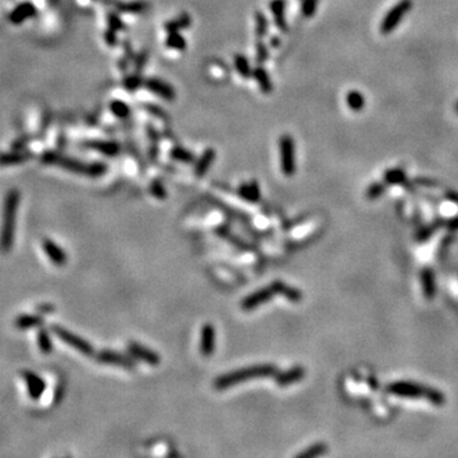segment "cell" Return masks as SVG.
Listing matches in <instances>:
<instances>
[{"instance_id":"obj_44","label":"cell","mask_w":458,"mask_h":458,"mask_svg":"<svg viewBox=\"0 0 458 458\" xmlns=\"http://www.w3.org/2000/svg\"><path fill=\"white\" fill-rule=\"evenodd\" d=\"M147 57H148V54L147 52H143L142 55H139L138 60H136V70H140L147 63Z\"/></svg>"},{"instance_id":"obj_50","label":"cell","mask_w":458,"mask_h":458,"mask_svg":"<svg viewBox=\"0 0 458 458\" xmlns=\"http://www.w3.org/2000/svg\"><path fill=\"white\" fill-rule=\"evenodd\" d=\"M456 111H457V114H458V102H457V105H456Z\"/></svg>"},{"instance_id":"obj_32","label":"cell","mask_w":458,"mask_h":458,"mask_svg":"<svg viewBox=\"0 0 458 458\" xmlns=\"http://www.w3.org/2000/svg\"><path fill=\"white\" fill-rule=\"evenodd\" d=\"M327 451V446L323 443H316L313 446H310L309 448H307L303 452L298 453L297 457L298 458H313V457H318V456H322L323 453H326Z\"/></svg>"},{"instance_id":"obj_2","label":"cell","mask_w":458,"mask_h":458,"mask_svg":"<svg viewBox=\"0 0 458 458\" xmlns=\"http://www.w3.org/2000/svg\"><path fill=\"white\" fill-rule=\"evenodd\" d=\"M18 201V192L15 190L9 191L4 202L3 224H1V230H0V250L3 252H9L14 243L15 218H17Z\"/></svg>"},{"instance_id":"obj_38","label":"cell","mask_w":458,"mask_h":458,"mask_svg":"<svg viewBox=\"0 0 458 458\" xmlns=\"http://www.w3.org/2000/svg\"><path fill=\"white\" fill-rule=\"evenodd\" d=\"M149 190H151L152 195H153L154 197H157V199L162 200L167 197L166 189H164L163 184H160V181H158V180H154V181L151 182Z\"/></svg>"},{"instance_id":"obj_20","label":"cell","mask_w":458,"mask_h":458,"mask_svg":"<svg viewBox=\"0 0 458 458\" xmlns=\"http://www.w3.org/2000/svg\"><path fill=\"white\" fill-rule=\"evenodd\" d=\"M43 325V318L39 314H22L14 321V326L18 330H28L35 327H41Z\"/></svg>"},{"instance_id":"obj_43","label":"cell","mask_w":458,"mask_h":458,"mask_svg":"<svg viewBox=\"0 0 458 458\" xmlns=\"http://www.w3.org/2000/svg\"><path fill=\"white\" fill-rule=\"evenodd\" d=\"M416 185H420V186L424 187H437L438 184L435 181H431V180H428V178H416L415 180Z\"/></svg>"},{"instance_id":"obj_19","label":"cell","mask_w":458,"mask_h":458,"mask_svg":"<svg viewBox=\"0 0 458 458\" xmlns=\"http://www.w3.org/2000/svg\"><path fill=\"white\" fill-rule=\"evenodd\" d=\"M238 195L248 202H257L260 200V196H261L259 184L256 181L242 184L238 187Z\"/></svg>"},{"instance_id":"obj_48","label":"cell","mask_w":458,"mask_h":458,"mask_svg":"<svg viewBox=\"0 0 458 458\" xmlns=\"http://www.w3.org/2000/svg\"><path fill=\"white\" fill-rule=\"evenodd\" d=\"M446 196L447 199L451 200V201L458 205V192H456V191H448V192L446 193Z\"/></svg>"},{"instance_id":"obj_39","label":"cell","mask_w":458,"mask_h":458,"mask_svg":"<svg viewBox=\"0 0 458 458\" xmlns=\"http://www.w3.org/2000/svg\"><path fill=\"white\" fill-rule=\"evenodd\" d=\"M426 400H429L431 404H434V405H443L444 401H446V397H444V395L442 393V392L437 391V389L429 388Z\"/></svg>"},{"instance_id":"obj_47","label":"cell","mask_w":458,"mask_h":458,"mask_svg":"<svg viewBox=\"0 0 458 458\" xmlns=\"http://www.w3.org/2000/svg\"><path fill=\"white\" fill-rule=\"evenodd\" d=\"M446 227L449 229H453V230H455V229H458V217L453 218V219H451V220H447Z\"/></svg>"},{"instance_id":"obj_13","label":"cell","mask_w":458,"mask_h":458,"mask_svg":"<svg viewBox=\"0 0 458 458\" xmlns=\"http://www.w3.org/2000/svg\"><path fill=\"white\" fill-rule=\"evenodd\" d=\"M144 84H145V87L148 88L149 91L152 92V93L160 97V98H163V100L173 101L176 98L175 89H173V88H172L168 83L160 80V79L149 78L145 80Z\"/></svg>"},{"instance_id":"obj_6","label":"cell","mask_w":458,"mask_h":458,"mask_svg":"<svg viewBox=\"0 0 458 458\" xmlns=\"http://www.w3.org/2000/svg\"><path fill=\"white\" fill-rule=\"evenodd\" d=\"M51 331L54 332L55 336H56L57 339H60V340H63L64 343L68 344L69 346L78 350L79 353L84 354V355H87V356L94 355L93 346H92L91 344L88 343L87 340H84V339H81L80 336H78V335L73 334V332H70L69 330L64 329V327H61V326H59V325H52Z\"/></svg>"},{"instance_id":"obj_3","label":"cell","mask_w":458,"mask_h":458,"mask_svg":"<svg viewBox=\"0 0 458 458\" xmlns=\"http://www.w3.org/2000/svg\"><path fill=\"white\" fill-rule=\"evenodd\" d=\"M47 162L59 164L63 168L76 172V173H79V175L88 176V177H100V176H103L107 172V166H106L105 163L101 162L84 163L76 159H69V158L57 157V155H50Z\"/></svg>"},{"instance_id":"obj_11","label":"cell","mask_w":458,"mask_h":458,"mask_svg":"<svg viewBox=\"0 0 458 458\" xmlns=\"http://www.w3.org/2000/svg\"><path fill=\"white\" fill-rule=\"evenodd\" d=\"M217 331L211 323H205L200 331V353L204 356H210L215 351Z\"/></svg>"},{"instance_id":"obj_5","label":"cell","mask_w":458,"mask_h":458,"mask_svg":"<svg viewBox=\"0 0 458 458\" xmlns=\"http://www.w3.org/2000/svg\"><path fill=\"white\" fill-rule=\"evenodd\" d=\"M280 151V166L283 175L292 177L296 173V144L290 135H283L279 140Z\"/></svg>"},{"instance_id":"obj_16","label":"cell","mask_w":458,"mask_h":458,"mask_svg":"<svg viewBox=\"0 0 458 458\" xmlns=\"http://www.w3.org/2000/svg\"><path fill=\"white\" fill-rule=\"evenodd\" d=\"M215 157H217V152H215V149H213V148H208L205 152H204V153L201 154V157L197 159V162H196V164H195L196 177H202V176H205L208 169L210 168V166L215 160Z\"/></svg>"},{"instance_id":"obj_33","label":"cell","mask_w":458,"mask_h":458,"mask_svg":"<svg viewBox=\"0 0 458 458\" xmlns=\"http://www.w3.org/2000/svg\"><path fill=\"white\" fill-rule=\"evenodd\" d=\"M110 110H111V112L116 117L120 118H125L130 114V107L124 101H112L111 105H110Z\"/></svg>"},{"instance_id":"obj_8","label":"cell","mask_w":458,"mask_h":458,"mask_svg":"<svg viewBox=\"0 0 458 458\" xmlns=\"http://www.w3.org/2000/svg\"><path fill=\"white\" fill-rule=\"evenodd\" d=\"M96 359L100 363L118 365V367H122L125 369H129V371H133L136 367V362L131 356L124 355V354L114 351V350H102L97 354Z\"/></svg>"},{"instance_id":"obj_18","label":"cell","mask_w":458,"mask_h":458,"mask_svg":"<svg viewBox=\"0 0 458 458\" xmlns=\"http://www.w3.org/2000/svg\"><path fill=\"white\" fill-rule=\"evenodd\" d=\"M272 286H274L275 292L276 294H280V296L285 297L288 301L290 302H301L302 298H303V294L299 289L297 288H292V286L286 285L285 283L280 280L272 281Z\"/></svg>"},{"instance_id":"obj_46","label":"cell","mask_w":458,"mask_h":458,"mask_svg":"<svg viewBox=\"0 0 458 458\" xmlns=\"http://www.w3.org/2000/svg\"><path fill=\"white\" fill-rule=\"evenodd\" d=\"M114 32H116V31H112V30H109L107 32H106L105 37H106V39H107V43H109V45H114V43H116V36H114Z\"/></svg>"},{"instance_id":"obj_31","label":"cell","mask_w":458,"mask_h":458,"mask_svg":"<svg viewBox=\"0 0 458 458\" xmlns=\"http://www.w3.org/2000/svg\"><path fill=\"white\" fill-rule=\"evenodd\" d=\"M255 19H256V28H255V31H256L257 39H263L267 35L268 22L266 19L265 14H263L261 12H257L255 14Z\"/></svg>"},{"instance_id":"obj_35","label":"cell","mask_w":458,"mask_h":458,"mask_svg":"<svg viewBox=\"0 0 458 458\" xmlns=\"http://www.w3.org/2000/svg\"><path fill=\"white\" fill-rule=\"evenodd\" d=\"M384 189H386L384 182H374V184H372L371 186L367 189L365 196H367L369 200H376L378 199L380 196H382V193L384 192Z\"/></svg>"},{"instance_id":"obj_49","label":"cell","mask_w":458,"mask_h":458,"mask_svg":"<svg viewBox=\"0 0 458 458\" xmlns=\"http://www.w3.org/2000/svg\"><path fill=\"white\" fill-rule=\"evenodd\" d=\"M271 45H272V46H277V45H279V38H277V37H274V38H272Z\"/></svg>"},{"instance_id":"obj_25","label":"cell","mask_w":458,"mask_h":458,"mask_svg":"<svg viewBox=\"0 0 458 458\" xmlns=\"http://www.w3.org/2000/svg\"><path fill=\"white\" fill-rule=\"evenodd\" d=\"M345 100H346V105L351 111L359 112L362 111L364 109L365 106V98L362 93L359 91H350L349 93L346 94L345 97Z\"/></svg>"},{"instance_id":"obj_27","label":"cell","mask_w":458,"mask_h":458,"mask_svg":"<svg viewBox=\"0 0 458 458\" xmlns=\"http://www.w3.org/2000/svg\"><path fill=\"white\" fill-rule=\"evenodd\" d=\"M37 344H38V349L41 353L43 354H50L52 351V340L48 335L47 330L41 327L37 332Z\"/></svg>"},{"instance_id":"obj_42","label":"cell","mask_w":458,"mask_h":458,"mask_svg":"<svg viewBox=\"0 0 458 458\" xmlns=\"http://www.w3.org/2000/svg\"><path fill=\"white\" fill-rule=\"evenodd\" d=\"M109 23H110V30H112V31H117V30H121V28H124V24L121 23L120 19H118L114 14L109 15Z\"/></svg>"},{"instance_id":"obj_26","label":"cell","mask_w":458,"mask_h":458,"mask_svg":"<svg viewBox=\"0 0 458 458\" xmlns=\"http://www.w3.org/2000/svg\"><path fill=\"white\" fill-rule=\"evenodd\" d=\"M383 181L387 185H402L406 184V175L404 169L401 168H392L384 172Z\"/></svg>"},{"instance_id":"obj_9","label":"cell","mask_w":458,"mask_h":458,"mask_svg":"<svg viewBox=\"0 0 458 458\" xmlns=\"http://www.w3.org/2000/svg\"><path fill=\"white\" fill-rule=\"evenodd\" d=\"M275 294H276V292H275L274 286H272V284H270V285L266 286V288L259 289L257 292L252 293V294H250L248 297H246V298L241 302V308L243 310L255 309V308L260 307L261 305L270 301Z\"/></svg>"},{"instance_id":"obj_45","label":"cell","mask_w":458,"mask_h":458,"mask_svg":"<svg viewBox=\"0 0 458 458\" xmlns=\"http://www.w3.org/2000/svg\"><path fill=\"white\" fill-rule=\"evenodd\" d=\"M37 310L41 313H51L55 310V307L52 305H39L37 307Z\"/></svg>"},{"instance_id":"obj_29","label":"cell","mask_w":458,"mask_h":458,"mask_svg":"<svg viewBox=\"0 0 458 458\" xmlns=\"http://www.w3.org/2000/svg\"><path fill=\"white\" fill-rule=\"evenodd\" d=\"M171 158L178 162L186 163V164H191L195 160V155L192 152L187 151V149L182 148V147H176L171 151Z\"/></svg>"},{"instance_id":"obj_21","label":"cell","mask_w":458,"mask_h":458,"mask_svg":"<svg viewBox=\"0 0 458 458\" xmlns=\"http://www.w3.org/2000/svg\"><path fill=\"white\" fill-rule=\"evenodd\" d=\"M252 76H255V79L257 80V84H259L260 89L263 91V93L268 94L272 92V83L271 79H270V76L267 74L264 68L259 67L252 72Z\"/></svg>"},{"instance_id":"obj_41","label":"cell","mask_w":458,"mask_h":458,"mask_svg":"<svg viewBox=\"0 0 458 458\" xmlns=\"http://www.w3.org/2000/svg\"><path fill=\"white\" fill-rule=\"evenodd\" d=\"M143 84V79L139 76H130L124 80V85L129 91H135L139 85Z\"/></svg>"},{"instance_id":"obj_23","label":"cell","mask_w":458,"mask_h":458,"mask_svg":"<svg viewBox=\"0 0 458 458\" xmlns=\"http://www.w3.org/2000/svg\"><path fill=\"white\" fill-rule=\"evenodd\" d=\"M422 289H424L425 298L433 299L435 296V281H434V272L430 268H425L421 274Z\"/></svg>"},{"instance_id":"obj_4","label":"cell","mask_w":458,"mask_h":458,"mask_svg":"<svg viewBox=\"0 0 458 458\" xmlns=\"http://www.w3.org/2000/svg\"><path fill=\"white\" fill-rule=\"evenodd\" d=\"M411 8H413L411 0H401L396 5L392 6L388 13L383 17L382 23H381V34H392L395 28L401 23V21L404 19L405 15L410 12Z\"/></svg>"},{"instance_id":"obj_28","label":"cell","mask_w":458,"mask_h":458,"mask_svg":"<svg viewBox=\"0 0 458 458\" xmlns=\"http://www.w3.org/2000/svg\"><path fill=\"white\" fill-rule=\"evenodd\" d=\"M234 67H235V69H237V72L239 73V76H243V78H250V76H252L253 70L251 69L247 57L243 56V55H241V54L235 55Z\"/></svg>"},{"instance_id":"obj_1","label":"cell","mask_w":458,"mask_h":458,"mask_svg":"<svg viewBox=\"0 0 458 458\" xmlns=\"http://www.w3.org/2000/svg\"><path fill=\"white\" fill-rule=\"evenodd\" d=\"M277 373V369L274 364H257L251 365V367L238 369V371L229 372V373L223 374L218 377L214 381V387L217 389H227L230 388L234 384H238L242 382H247L251 380H257V378H267L275 377Z\"/></svg>"},{"instance_id":"obj_24","label":"cell","mask_w":458,"mask_h":458,"mask_svg":"<svg viewBox=\"0 0 458 458\" xmlns=\"http://www.w3.org/2000/svg\"><path fill=\"white\" fill-rule=\"evenodd\" d=\"M87 145L109 157H114L120 153V145L114 142H92Z\"/></svg>"},{"instance_id":"obj_17","label":"cell","mask_w":458,"mask_h":458,"mask_svg":"<svg viewBox=\"0 0 458 458\" xmlns=\"http://www.w3.org/2000/svg\"><path fill=\"white\" fill-rule=\"evenodd\" d=\"M285 0H272L271 4H270V9H271L272 15H274L275 24H276V27L280 31H283V32H285V31L288 30L285 19Z\"/></svg>"},{"instance_id":"obj_7","label":"cell","mask_w":458,"mask_h":458,"mask_svg":"<svg viewBox=\"0 0 458 458\" xmlns=\"http://www.w3.org/2000/svg\"><path fill=\"white\" fill-rule=\"evenodd\" d=\"M387 391L393 393V395L401 396V397L426 398V396H428L429 387L420 386V384H416V383H413V382H405V381H400V382L391 383L389 386H387Z\"/></svg>"},{"instance_id":"obj_40","label":"cell","mask_w":458,"mask_h":458,"mask_svg":"<svg viewBox=\"0 0 458 458\" xmlns=\"http://www.w3.org/2000/svg\"><path fill=\"white\" fill-rule=\"evenodd\" d=\"M256 50H257V52H256L257 63L263 64L264 61H266V59L268 57V51H267L266 45L263 42V41H261V39H259V42L256 43Z\"/></svg>"},{"instance_id":"obj_10","label":"cell","mask_w":458,"mask_h":458,"mask_svg":"<svg viewBox=\"0 0 458 458\" xmlns=\"http://www.w3.org/2000/svg\"><path fill=\"white\" fill-rule=\"evenodd\" d=\"M22 377H23L24 382H26V386H27L30 398H32V400L35 401L39 400L46 389L45 381L41 377H38L36 373H34V372L31 371L22 372Z\"/></svg>"},{"instance_id":"obj_30","label":"cell","mask_w":458,"mask_h":458,"mask_svg":"<svg viewBox=\"0 0 458 458\" xmlns=\"http://www.w3.org/2000/svg\"><path fill=\"white\" fill-rule=\"evenodd\" d=\"M166 46L172 48V50L182 51V50L186 48V39H185L184 36H181V35L178 34V32H171V34L167 36Z\"/></svg>"},{"instance_id":"obj_37","label":"cell","mask_w":458,"mask_h":458,"mask_svg":"<svg viewBox=\"0 0 458 458\" xmlns=\"http://www.w3.org/2000/svg\"><path fill=\"white\" fill-rule=\"evenodd\" d=\"M320 0H302L301 10L302 14L305 15V18H309L316 13L317 6H318Z\"/></svg>"},{"instance_id":"obj_12","label":"cell","mask_w":458,"mask_h":458,"mask_svg":"<svg viewBox=\"0 0 458 458\" xmlns=\"http://www.w3.org/2000/svg\"><path fill=\"white\" fill-rule=\"evenodd\" d=\"M127 351L133 358L143 360V362L148 363L151 365H158L160 363L159 354L148 349V347L143 346L135 341H130L129 345H127Z\"/></svg>"},{"instance_id":"obj_34","label":"cell","mask_w":458,"mask_h":458,"mask_svg":"<svg viewBox=\"0 0 458 458\" xmlns=\"http://www.w3.org/2000/svg\"><path fill=\"white\" fill-rule=\"evenodd\" d=\"M218 234H219L220 237H223V238L227 239L228 242H230V243H233V246H235V247L241 248V250H248L247 244L244 243V242L242 241L241 238L235 237V235L233 234V233L229 232V230L227 228H219V229H218Z\"/></svg>"},{"instance_id":"obj_36","label":"cell","mask_w":458,"mask_h":458,"mask_svg":"<svg viewBox=\"0 0 458 458\" xmlns=\"http://www.w3.org/2000/svg\"><path fill=\"white\" fill-rule=\"evenodd\" d=\"M120 12H127V13H140L144 12L147 8V3L144 1H134V3H124L120 4L117 6Z\"/></svg>"},{"instance_id":"obj_14","label":"cell","mask_w":458,"mask_h":458,"mask_svg":"<svg viewBox=\"0 0 458 458\" xmlns=\"http://www.w3.org/2000/svg\"><path fill=\"white\" fill-rule=\"evenodd\" d=\"M42 247L43 251H45L46 256L48 257V260L54 263L56 266H64L67 264L68 261V256L65 251L60 247V246H57L54 241L51 239H43L42 242Z\"/></svg>"},{"instance_id":"obj_22","label":"cell","mask_w":458,"mask_h":458,"mask_svg":"<svg viewBox=\"0 0 458 458\" xmlns=\"http://www.w3.org/2000/svg\"><path fill=\"white\" fill-rule=\"evenodd\" d=\"M191 26V17L187 13H182L177 17V18L172 19V21L167 22L164 24V28L168 34L171 32H178V31H182L185 28L190 27Z\"/></svg>"},{"instance_id":"obj_15","label":"cell","mask_w":458,"mask_h":458,"mask_svg":"<svg viewBox=\"0 0 458 458\" xmlns=\"http://www.w3.org/2000/svg\"><path fill=\"white\" fill-rule=\"evenodd\" d=\"M305 369L301 365H297V367H293L288 371L283 372V373H279L277 372L276 376H275V382L281 387L289 386V384H293V383L299 382L305 378Z\"/></svg>"}]
</instances>
